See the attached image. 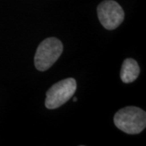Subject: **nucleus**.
Segmentation results:
<instances>
[{
    "label": "nucleus",
    "instance_id": "f257e3e1",
    "mask_svg": "<svg viewBox=\"0 0 146 146\" xmlns=\"http://www.w3.org/2000/svg\"><path fill=\"white\" fill-rule=\"evenodd\" d=\"M114 123L119 130L125 133L139 134L145 128L146 113L139 107L127 106L115 114Z\"/></svg>",
    "mask_w": 146,
    "mask_h": 146
},
{
    "label": "nucleus",
    "instance_id": "f03ea898",
    "mask_svg": "<svg viewBox=\"0 0 146 146\" xmlns=\"http://www.w3.org/2000/svg\"><path fill=\"white\" fill-rule=\"evenodd\" d=\"M62 42L55 37H49L42 41L36 49L34 63L40 72L46 71L60 57L63 52Z\"/></svg>",
    "mask_w": 146,
    "mask_h": 146
},
{
    "label": "nucleus",
    "instance_id": "7ed1b4c3",
    "mask_svg": "<svg viewBox=\"0 0 146 146\" xmlns=\"http://www.w3.org/2000/svg\"><path fill=\"white\" fill-rule=\"evenodd\" d=\"M76 90V81L73 78L63 80L52 85L47 91L45 106L54 110L65 104L71 99Z\"/></svg>",
    "mask_w": 146,
    "mask_h": 146
},
{
    "label": "nucleus",
    "instance_id": "20e7f679",
    "mask_svg": "<svg viewBox=\"0 0 146 146\" xmlns=\"http://www.w3.org/2000/svg\"><path fill=\"white\" fill-rule=\"evenodd\" d=\"M97 11L102 25L108 30L115 29L124 20V11L114 0L102 2L97 8Z\"/></svg>",
    "mask_w": 146,
    "mask_h": 146
},
{
    "label": "nucleus",
    "instance_id": "39448f33",
    "mask_svg": "<svg viewBox=\"0 0 146 146\" xmlns=\"http://www.w3.org/2000/svg\"><path fill=\"white\" fill-rule=\"evenodd\" d=\"M140 72V67L136 60L133 58H127L122 65L120 77L123 83H132L138 78Z\"/></svg>",
    "mask_w": 146,
    "mask_h": 146
},
{
    "label": "nucleus",
    "instance_id": "423d86ee",
    "mask_svg": "<svg viewBox=\"0 0 146 146\" xmlns=\"http://www.w3.org/2000/svg\"><path fill=\"white\" fill-rule=\"evenodd\" d=\"M73 101H74V102H76V101H77V98H73Z\"/></svg>",
    "mask_w": 146,
    "mask_h": 146
}]
</instances>
